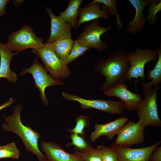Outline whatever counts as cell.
<instances>
[{"mask_svg":"<svg viewBox=\"0 0 161 161\" xmlns=\"http://www.w3.org/2000/svg\"><path fill=\"white\" fill-rule=\"evenodd\" d=\"M128 53L124 51H118L110 54L105 60L98 59L94 69L106 78L100 90H106L124 83L130 66Z\"/></svg>","mask_w":161,"mask_h":161,"instance_id":"6da1fadb","label":"cell"},{"mask_svg":"<svg viewBox=\"0 0 161 161\" xmlns=\"http://www.w3.org/2000/svg\"><path fill=\"white\" fill-rule=\"evenodd\" d=\"M21 105L15 106L11 115L4 117V123L2 125V129L8 132L17 134L21 139L26 150L36 156L39 161L47 159L40 150L38 143L41 135L28 126L24 125L21 120Z\"/></svg>","mask_w":161,"mask_h":161,"instance_id":"7a4b0ae2","label":"cell"},{"mask_svg":"<svg viewBox=\"0 0 161 161\" xmlns=\"http://www.w3.org/2000/svg\"><path fill=\"white\" fill-rule=\"evenodd\" d=\"M159 86L143 90L144 98L137 106L136 110L138 122L143 127L148 126L160 127L161 121L158 114L157 103Z\"/></svg>","mask_w":161,"mask_h":161,"instance_id":"3957f363","label":"cell"},{"mask_svg":"<svg viewBox=\"0 0 161 161\" xmlns=\"http://www.w3.org/2000/svg\"><path fill=\"white\" fill-rule=\"evenodd\" d=\"M12 51L21 52L29 48L33 49L44 46L43 38L36 35L33 29L27 24L20 29L11 32L8 36L5 43Z\"/></svg>","mask_w":161,"mask_h":161,"instance_id":"277c9868","label":"cell"},{"mask_svg":"<svg viewBox=\"0 0 161 161\" xmlns=\"http://www.w3.org/2000/svg\"><path fill=\"white\" fill-rule=\"evenodd\" d=\"M32 52L41 58L46 70L54 78L61 80L69 75L70 70L68 65L45 44L43 47L33 49Z\"/></svg>","mask_w":161,"mask_h":161,"instance_id":"5b68a950","label":"cell"},{"mask_svg":"<svg viewBox=\"0 0 161 161\" xmlns=\"http://www.w3.org/2000/svg\"><path fill=\"white\" fill-rule=\"evenodd\" d=\"M158 56L157 50L149 48L142 49L137 48L134 52L128 53L130 66L126 75L125 81H130L135 78L137 80L140 77L143 81L145 78V66L148 63L154 61Z\"/></svg>","mask_w":161,"mask_h":161,"instance_id":"8992f818","label":"cell"},{"mask_svg":"<svg viewBox=\"0 0 161 161\" xmlns=\"http://www.w3.org/2000/svg\"><path fill=\"white\" fill-rule=\"evenodd\" d=\"M112 28L111 26L107 27L101 26L98 19H96L85 25L83 32L75 40L84 47L102 51L108 48L109 46L101 40V36Z\"/></svg>","mask_w":161,"mask_h":161,"instance_id":"52a82bcc","label":"cell"},{"mask_svg":"<svg viewBox=\"0 0 161 161\" xmlns=\"http://www.w3.org/2000/svg\"><path fill=\"white\" fill-rule=\"evenodd\" d=\"M46 71L36 58L31 66L23 69L20 75H24L27 73L32 75L35 85L40 92L41 100L44 104L47 106L49 102L45 93L46 87L52 86L62 85L63 83L61 80L55 79L48 74Z\"/></svg>","mask_w":161,"mask_h":161,"instance_id":"ba28073f","label":"cell"},{"mask_svg":"<svg viewBox=\"0 0 161 161\" xmlns=\"http://www.w3.org/2000/svg\"><path fill=\"white\" fill-rule=\"evenodd\" d=\"M62 95L66 100L79 102L81 108L83 109L92 108L112 114H121L125 109L124 104L121 100L86 99L77 95H70L64 92L62 93Z\"/></svg>","mask_w":161,"mask_h":161,"instance_id":"9c48e42d","label":"cell"},{"mask_svg":"<svg viewBox=\"0 0 161 161\" xmlns=\"http://www.w3.org/2000/svg\"><path fill=\"white\" fill-rule=\"evenodd\" d=\"M145 128L138 121H129L120 130L114 143L125 147L142 143L144 140Z\"/></svg>","mask_w":161,"mask_h":161,"instance_id":"30bf717a","label":"cell"},{"mask_svg":"<svg viewBox=\"0 0 161 161\" xmlns=\"http://www.w3.org/2000/svg\"><path fill=\"white\" fill-rule=\"evenodd\" d=\"M161 143L159 141L150 146L138 148L125 147L115 144L111 145L118 161H148L152 152Z\"/></svg>","mask_w":161,"mask_h":161,"instance_id":"8fae6325","label":"cell"},{"mask_svg":"<svg viewBox=\"0 0 161 161\" xmlns=\"http://www.w3.org/2000/svg\"><path fill=\"white\" fill-rule=\"evenodd\" d=\"M104 93L109 97H115L120 99L123 103L125 108L129 111L136 110L143 100L140 94L131 92L124 83L105 90Z\"/></svg>","mask_w":161,"mask_h":161,"instance_id":"7c38bea8","label":"cell"},{"mask_svg":"<svg viewBox=\"0 0 161 161\" xmlns=\"http://www.w3.org/2000/svg\"><path fill=\"white\" fill-rule=\"evenodd\" d=\"M129 121V118L123 117L108 123L95 124L94 130L90 136L91 141L95 142L98 138L103 136H106L110 140H112L114 136L117 135Z\"/></svg>","mask_w":161,"mask_h":161,"instance_id":"4fadbf2b","label":"cell"},{"mask_svg":"<svg viewBox=\"0 0 161 161\" xmlns=\"http://www.w3.org/2000/svg\"><path fill=\"white\" fill-rule=\"evenodd\" d=\"M40 145L44 155L50 161H83L79 155L66 151L57 144L41 141Z\"/></svg>","mask_w":161,"mask_h":161,"instance_id":"5bb4252c","label":"cell"},{"mask_svg":"<svg viewBox=\"0 0 161 161\" xmlns=\"http://www.w3.org/2000/svg\"><path fill=\"white\" fill-rule=\"evenodd\" d=\"M129 1L134 7L135 14L133 20L128 22L127 30L131 34L138 33L141 32L147 21L143 11L145 7L149 5V0H129Z\"/></svg>","mask_w":161,"mask_h":161,"instance_id":"9a60e30c","label":"cell"},{"mask_svg":"<svg viewBox=\"0 0 161 161\" xmlns=\"http://www.w3.org/2000/svg\"><path fill=\"white\" fill-rule=\"evenodd\" d=\"M101 4L98 2L90 3L83 7H80L76 24L74 28L81 24L99 18L108 19L109 16L101 9Z\"/></svg>","mask_w":161,"mask_h":161,"instance_id":"2e32d148","label":"cell"},{"mask_svg":"<svg viewBox=\"0 0 161 161\" xmlns=\"http://www.w3.org/2000/svg\"><path fill=\"white\" fill-rule=\"evenodd\" d=\"M18 54V52H12L6 44L0 42V78H4L11 83L16 82L17 75L10 69V64L12 57Z\"/></svg>","mask_w":161,"mask_h":161,"instance_id":"e0dca14e","label":"cell"},{"mask_svg":"<svg viewBox=\"0 0 161 161\" xmlns=\"http://www.w3.org/2000/svg\"><path fill=\"white\" fill-rule=\"evenodd\" d=\"M46 10L51 19L50 35L46 43H52L66 32L71 31L72 27L70 23H66L59 16L54 15L50 7H47Z\"/></svg>","mask_w":161,"mask_h":161,"instance_id":"ac0fdd59","label":"cell"},{"mask_svg":"<svg viewBox=\"0 0 161 161\" xmlns=\"http://www.w3.org/2000/svg\"><path fill=\"white\" fill-rule=\"evenodd\" d=\"M74 41L72 38L71 31L67 32L52 43H46L47 47L53 50L63 60L69 55L72 47Z\"/></svg>","mask_w":161,"mask_h":161,"instance_id":"d6986e66","label":"cell"},{"mask_svg":"<svg viewBox=\"0 0 161 161\" xmlns=\"http://www.w3.org/2000/svg\"><path fill=\"white\" fill-rule=\"evenodd\" d=\"M158 59L153 69L148 70L147 73V79L150 82L141 84L143 90L151 89L153 86H159L161 82V44H159L157 49Z\"/></svg>","mask_w":161,"mask_h":161,"instance_id":"ffe728a7","label":"cell"},{"mask_svg":"<svg viewBox=\"0 0 161 161\" xmlns=\"http://www.w3.org/2000/svg\"><path fill=\"white\" fill-rule=\"evenodd\" d=\"M83 0H71L66 10L59 16L65 22L70 23L75 28L78 17V11Z\"/></svg>","mask_w":161,"mask_h":161,"instance_id":"44dd1931","label":"cell"},{"mask_svg":"<svg viewBox=\"0 0 161 161\" xmlns=\"http://www.w3.org/2000/svg\"><path fill=\"white\" fill-rule=\"evenodd\" d=\"M117 0H94L90 3L98 2L102 4L101 9L109 16H115L116 24L119 29L123 27V25L120 20L121 16L118 13L117 8Z\"/></svg>","mask_w":161,"mask_h":161,"instance_id":"7402d4cb","label":"cell"},{"mask_svg":"<svg viewBox=\"0 0 161 161\" xmlns=\"http://www.w3.org/2000/svg\"><path fill=\"white\" fill-rule=\"evenodd\" d=\"M104 145L95 148L92 146L82 151L74 150V153L79 155L83 161H103L102 153Z\"/></svg>","mask_w":161,"mask_h":161,"instance_id":"603a6c76","label":"cell"},{"mask_svg":"<svg viewBox=\"0 0 161 161\" xmlns=\"http://www.w3.org/2000/svg\"><path fill=\"white\" fill-rule=\"evenodd\" d=\"M20 151L16 143L12 142L5 145H0V159L12 158L18 159Z\"/></svg>","mask_w":161,"mask_h":161,"instance_id":"cb8c5ba5","label":"cell"},{"mask_svg":"<svg viewBox=\"0 0 161 161\" xmlns=\"http://www.w3.org/2000/svg\"><path fill=\"white\" fill-rule=\"evenodd\" d=\"M75 120L76 123L75 127L72 129H69L67 131L84 138L86 136L84 129L90 124L89 118L86 116L80 115L76 117Z\"/></svg>","mask_w":161,"mask_h":161,"instance_id":"d4e9b609","label":"cell"},{"mask_svg":"<svg viewBox=\"0 0 161 161\" xmlns=\"http://www.w3.org/2000/svg\"><path fill=\"white\" fill-rule=\"evenodd\" d=\"M69 138L71 139V142L67 144L66 146H74L75 150L82 151L92 146L84 138L78 134L71 133Z\"/></svg>","mask_w":161,"mask_h":161,"instance_id":"484cf974","label":"cell"},{"mask_svg":"<svg viewBox=\"0 0 161 161\" xmlns=\"http://www.w3.org/2000/svg\"><path fill=\"white\" fill-rule=\"evenodd\" d=\"M150 7L148 9V14L145 17L148 23L150 25L154 24L157 21L156 15L161 10V0H150Z\"/></svg>","mask_w":161,"mask_h":161,"instance_id":"4316f807","label":"cell"},{"mask_svg":"<svg viewBox=\"0 0 161 161\" xmlns=\"http://www.w3.org/2000/svg\"><path fill=\"white\" fill-rule=\"evenodd\" d=\"M102 154L103 161H118L116 154L111 145L104 146Z\"/></svg>","mask_w":161,"mask_h":161,"instance_id":"83f0119b","label":"cell"},{"mask_svg":"<svg viewBox=\"0 0 161 161\" xmlns=\"http://www.w3.org/2000/svg\"><path fill=\"white\" fill-rule=\"evenodd\" d=\"M79 43L75 40L71 51L68 56L64 61L65 63L68 65L78 58V48Z\"/></svg>","mask_w":161,"mask_h":161,"instance_id":"f1b7e54d","label":"cell"},{"mask_svg":"<svg viewBox=\"0 0 161 161\" xmlns=\"http://www.w3.org/2000/svg\"><path fill=\"white\" fill-rule=\"evenodd\" d=\"M148 161H161V147H156L151 154Z\"/></svg>","mask_w":161,"mask_h":161,"instance_id":"f546056e","label":"cell"},{"mask_svg":"<svg viewBox=\"0 0 161 161\" xmlns=\"http://www.w3.org/2000/svg\"><path fill=\"white\" fill-rule=\"evenodd\" d=\"M9 0H0V18L6 15V7Z\"/></svg>","mask_w":161,"mask_h":161,"instance_id":"4dcf8cb0","label":"cell"},{"mask_svg":"<svg viewBox=\"0 0 161 161\" xmlns=\"http://www.w3.org/2000/svg\"><path fill=\"white\" fill-rule=\"evenodd\" d=\"M16 100L13 98H11L5 103L0 105V111L2 109L9 107L11 105L14 104Z\"/></svg>","mask_w":161,"mask_h":161,"instance_id":"1f68e13d","label":"cell"},{"mask_svg":"<svg viewBox=\"0 0 161 161\" xmlns=\"http://www.w3.org/2000/svg\"><path fill=\"white\" fill-rule=\"evenodd\" d=\"M25 0H14L13 1L14 5L17 7H19L24 3Z\"/></svg>","mask_w":161,"mask_h":161,"instance_id":"d6a6232c","label":"cell"},{"mask_svg":"<svg viewBox=\"0 0 161 161\" xmlns=\"http://www.w3.org/2000/svg\"><path fill=\"white\" fill-rule=\"evenodd\" d=\"M50 161L48 160V159H46L43 160H42L41 161Z\"/></svg>","mask_w":161,"mask_h":161,"instance_id":"836d02e7","label":"cell"}]
</instances>
